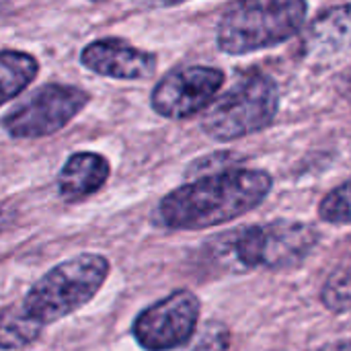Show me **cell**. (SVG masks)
<instances>
[{"instance_id":"obj_1","label":"cell","mask_w":351,"mask_h":351,"mask_svg":"<svg viewBox=\"0 0 351 351\" xmlns=\"http://www.w3.org/2000/svg\"><path fill=\"white\" fill-rule=\"evenodd\" d=\"M271 187V175L259 169L204 175L167 193L156 206L154 220L169 230H206L255 210Z\"/></svg>"},{"instance_id":"obj_2","label":"cell","mask_w":351,"mask_h":351,"mask_svg":"<svg viewBox=\"0 0 351 351\" xmlns=\"http://www.w3.org/2000/svg\"><path fill=\"white\" fill-rule=\"evenodd\" d=\"M306 14V0H234L220 16L216 43L228 56L269 49L296 37Z\"/></svg>"},{"instance_id":"obj_3","label":"cell","mask_w":351,"mask_h":351,"mask_svg":"<svg viewBox=\"0 0 351 351\" xmlns=\"http://www.w3.org/2000/svg\"><path fill=\"white\" fill-rule=\"evenodd\" d=\"M111 261L101 253L74 255L45 271L21 300L23 308L43 327L86 306L105 286Z\"/></svg>"},{"instance_id":"obj_4","label":"cell","mask_w":351,"mask_h":351,"mask_svg":"<svg viewBox=\"0 0 351 351\" xmlns=\"http://www.w3.org/2000/svg\"><path fill=\"white\" fill-rule=\"evenodd\" d=\"M280 111V88L263 72L245 74L232 88L206 109L204 132L216 142H232L274 123Z\"/></svg>"},{"instance_id":"obj_5","label":"cell","mask_w":351,"mask_h":351,"mask_svg":"<svg viewBox=\"0 0 351 351\" xmlns=\"http://www.w3.org/2000/svg\"><path fill=\"white\" fill-rule=\"evenodd\" d=\"M319 243L313 224L276 220L245 228L234 243L239 261L245 267L292 269L298 267Z\"/></svg>"},{"instance_id":"obj_6","label":"cell","mask_w":351,"mask_h":351,"mask_svg":"<svg viewBox=\"0 0 351 351\" xmlns=\"http://www.w3.org/2000/svg\"><path fill=\"white\" fill-rule=\"evenodd\" d=\"M88 99L86 90L72 84H43L6 113L2 128L16 140L45 138L66 128Z\"/></svg>"},{"instance_id":"obj_7","label":"cell","mask_w":351,"mask_h":351,"mask_svg":"<svg viewBox=\"0 0 351 351\" xmlns=\"http://www.w3.org/2000/svg\"><path fill=\"white\" fill-rule=\"evenodd\" d=\"M199 313V298L191 290H175L138 313L132 337L144 351L179 350L193 337Z\"/></svg>"},{"instance_id":"obj_8","label":"cell","mask_w":351,"mask_h":351,"mask_svg":"<svg viewBox=\"0 0 351 351\" xmlns=\"http://www.w3.org/2000/svg\"><path fill=\"white\" fill-rule=\"evenodd\" d=\"M224 72L214 66H181L167 72L154 86L150 105L167 119H187L206 111L224 84Z\"/></svg>"},{"instance_id":"obj_9","label":"cell","mask_w":351,"mask_h":351,"mask_svg":"<svg viewBox=\"0 0 351 351\" xmlns=\"http://www.w3.org/2000/svg\"><path fill=\"white\" fill-rule=\"evenodd\" d=\"M80 62L90 72L115 80H146L156 70L154 53L119 37H105L88 43L80 53Z\"/></svg>"},{"instance_id":"obj_10","label":"cell","mask_w":351,"mask_h":351,"mask_svg":"<svg viewBox=\"0 0 351 351\" xmlns=\"http://www.w3.org/2000/svg\"><path fill=\"white\" fill-rule=\"evenodd\" d=\"M351 49V4L319 12L300 37V53L311 64H327Z\"/></svg>"},{"instance_id":"obj_11","label":"cell","mask_w":351,"mask_h":351,"mask_svg":"<svg viewBox=\"0 0 351 351\" xmlns=\"http://www.w3.org/2000/svg\"><path fill=\"white\" fill-rule=\"evenodd\" d=\"M111 165L99 152H74L58 173V191L66 202H80L97 193L109 179Z\"/></svg>"},{"instance_id":"obj_12","label":"cell","mask_w":351,"mask_h":351,"mask_svg":"<svg viewBox=\"0 0 351 351\" xmlns=\"http://www.w3.org/2000/svg\"><path fill=\"white\" fill-rule=\"evenodd\" d=\"M39 72L37 60L27 51L2 49L0 51V105L19 97Z\"/></svg>"},{"instance_id":"obj_13","label":"cell","mask_w":351,"mask_h":351,"mask_svg":"<svg viewBox=\"0 0 351 351\" xmlns=\"http://www.w3.org/2000/svg\"><path fill=\"white\" fill-rule=\"evenodd\" d=\"M43 329L21 302L10 304L0 313V351L27 350L41 337Z\"/></svg>"},{"instance_id":"obj_14","label":"cell","mask_w":351,"mask_h":351,"mask_svg":"<svg viewBox=\"0 0 351 351\" xmlns=\"http://www.w3.org/2000/svg\"><path fill=\"white\" fill-rule=\"evenodd\" d=\"M319 218L329 224H351V179L323 197L319 204Z\"/></svg>"},{"instance_id":"obj_15","label":"cell","mask_w":351,"mask_h":351,"mask_svg":"<svg viewBox=\"0 0 351 351\" xmlns=\"http://www.w3.org/2000/svg\"><path fill=\"white\" fill-rule=\"evenodd\" d=\"M321 300L333 313H343L351 308V271H333L321 292Z\"/></svg>"},{"instance_id":"obj_16","label":"cell","mask_w":351,"mask_h":351,"mask_svg":"<svg viewBox=\"0 0 351 351\" xmlns=\"http://www.w3.org/2000/svg\"><path fill=\"white\" fill-rule=\"evenodd\" d=\"M313 351H351V339H343V341H331V343H325L321 348Z\"/></svg>"},{"instance_id":"obj_17","label":"cell","mask_w":351,"mask_h":351,"mask_svg":"<svg viewBox=\"0 0 351 351\" xmlns=\"http://www.w3.org/2000/svg\"><path fill=\"white\" fill-rule=\"evenodd\" d=\"M140 4L144 6H150V8H167V6H177V4H183L187 0H138Z\"/></svg>"},{"instance_id":"obj_18","label":"cell","mask_w":351,"mask_h":351,"mask_svg":"<svg viewBox=\"0 0 351 351\" xmlns=\"http://www.w3.org/2000/svg\"><path fill=\"white\" fill-rule=\"evenodd\" d=\"M90 2H101V0H90Z\"/></svg>"}]
</instances>
